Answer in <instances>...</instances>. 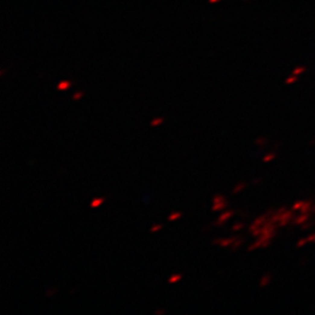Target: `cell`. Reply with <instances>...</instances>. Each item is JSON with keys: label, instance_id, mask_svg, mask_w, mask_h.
Returning <instances> with one entry per match:
<instances>
[{"label": "cell", "instance_id": "obj_22", "mask_svg": "<svg viewBox=\"0 0 315 315\" xmlns=\"http://www.w3.org/2000/svg\"><path fill=\"white\" fill-rule=\"evenodd\" d=\"M308 240H309V242H315V234H313V235H310V236L308 237Z\"/></svg>", "mask_w": 315, "mask_h": 315}, {"label": "cell", "instance_id": "obj_5", "mask_svg": "<svg viewBox=\"0 0 315 315\" xmlns=\"http://www.w3.org/2000/svg\"><path fill=\"white\" fill-rule=\"evenodd\" d=\"M104 201H105L104 197H96V199H94V200L91 201L90 207H91V208H97V207H99Z\"/></svg>", "mask_w": 315, "mask_h": 315}, {"label": "cell", "instance_id": "obj_16", "mask_svg": "<svg viewBox=\"0 0 315 315\" xmlns=\"http://www.w3.org/2000/svg\"><path fill=\"white\" fill-rule=\"evenodd\" d=\"M161 228H162V225H160V224H155V225H153V227L149 229V231H151V232H157V231H159V230H161Z\"/></svg>", "mask_w": 315, "mask_h": 315}, {"label": "cell", "instance_id": "obj_12", "mask_svg": "<svg viewBox=\"0 0 315 315\" xmlns=\"http://www.w3.org/2000/svg\"><path fill=\"white\" fill-rule=\"evenodd\" d=\"M245 187H246V183H238L236 186V188L232 190V194H237V192H239L240 190H243Z\"/></svg>", "mask_w": 315, "mask_h": 315}, {"label": "cell", "instance_id": "obj_17", "mask_svg": "<svg viewBox=\"0 0 315 315\" xmlns=\"http://www.w3.org/2000/svg\"><path fill=\"white\" fill-rule=\"evenodd\" d=\"M244 228V224L243 223H237L235 224L234 227H232V231H238V230H240V229H243Z\"/></svg>", "mask_w": 315, "mask_h": 315}, {"label": "cell", "instance_id": "obj_21", "mask_svg": "<svg viewBox=\"0 0 315 315\" xmlns=\"http://www.w3.org/2000/svg\"><path fill=\"white\" fill-rule=\"evenodd\" d=\"M166 312L164 310V309H158V310H155V315H162V314H165Z\"/></svg>", "mask_w": 315, "mask_h": 315}, {"label": "cell", "instance_id": "obj_19", "mask_svg": "<svg viewBox=\"0 0 315 315\" xmlns=\"http://www.w3.org/2000/svg\"><path fill=\"white\" fill-rule=\"evenodd\" d=\"M302 204H304V202H297L295 204H294V207H293V209H301V207H302Z\"/></svg>", "mask_w": 315, "mask_h": 315}, {"label": "cell", "instance_id": "obj_4", "mask_svg": "<svg viewBox=\"0 0 315 315\" xmlns=\"http://www.w3.org/2000/svg\"><path fill=\"white\" fill-rule=\"evenodd\" d=\"M71 85H72V82H70V81H61L57 85V89L63 91V90H68Z\"/></svg>", "mask_w": 315, "mask_h": 315}, {"label": "cell", "instance_id": "obj_2", "mask_svg": "<svg viewBox=\"0 0 315 315\" xmlns=\"http://www.w3.org/2000/svg\"><path fill=\"white\" fill-rule=\"evenodd\" d=\"M239 237L240 236L230 237V238H222V239H215L212 243H214V244H218V245H221V246H223V247H229L230 245L234 244Z\"/></svg>", "mask_w": 315, "mask_h": 315}, {"label": "cell", "instance_id": "obj_6", "mask_svg": "<svg viewBox=\"0 0 315 315\" xmlns=\"http://www.w3.org/2000/svg\"><path fill=\"white\" fill-rule=\"evenodd\" d=\"M243 242H244V238H242V237H239L238 239H237L236 242L232 244V246H231V251H236L237 249L240 246V245L243 244Z\"/></svg>", "mask_w": 315, "mask_h": 315}, {"label": "cell", "instance_id": "obj_15", "mask_svg": "<svg viewBox=\"0 0 315 315\" xmlns=\"http://www.w3.org/2000/svg\"><path fill=\"white\" fill-rule=\"evenodd\" d=\"M82 96H83V92H82V91H77V92H75V94L72 95V99H74V100H78Z\"/></svg>", "mask_w": 315, "mask_h": 315}, {"label": "cell", "instance_id": "obj_14", "mask_svg": "<svg viewBox=\"0 0 315 315\" xmlns=\"http://www.w3.org/2000/svg\"><path fill=\"white\" fill-rule=\"evenodd\" d=\"M307 219H308V215H307V214H304L301 217H299V218L297 219V224H301V223H304Z\"/></svg>", "mask_w": 315, "mask_h": 315}, {"label": "cell", "instance_id": "obj_3", "mask_svg": "<svg viewBox=\"0 0 315 315\" xmlns=\"http://www.w3.org/2000/svg\"><path fill=\"white\" fill-rule=\"evenodd\" d=\"M227 201H224V202H219V203H214L212 204V208H211V210L212 211H221V210H224L225 208H227Z\"/></svg>", "mask_w": 315, "mask_h": 315}, {"label": "cell", "instance_id": "obj_1", "mask_svg": "<svg viewBox=\"0 0 315 315\" xmlns=\"http://www.w3.org/2000/svg\"><path fill=\"white\" fill-rule=\"evenodd\" d=\"M235 215V211L234 210H227V211H224V212H222L221 215H219V217L217 218V221L214 223L216 227H221V225H223L225 222H227L229 218H231L232 216Z\"/></svg>", "mask_w": 315, "mask_h": 315}, {"label": "cell", "instance_id": "obj_10", "mask_svg": "<svg viewBox=\"0 0 315 315\" xmlns=\"http://www.w3.org/2000/svg\"><path fill=\"white\" fill-rule=\"evenodd\" d=\"M181 215H182L181 212H179V211H174V212H172V214L168 216V221H169V222H173V221H175V219L180 218Z\"/></svg>", "mask_w": 315, "mask_h": 315}, {"label": "cell", "instance_id": "obj_8", "mask_svg": "<svg viewBox=\"0 0 315 315\" xmlns=\"http://www.w3.org/2000/svg\"><path fill=\"white\" fill-rule=\"evenodd\" d=\"M270 281H271V274H266V275H264V277L262 278V280H260V286H262V287H265Z\"/></svg>", "mask_w": 315, "mask_h": 315}, {"label": "cell", "instance_id": "obj_20", "mask_svg": "<svg viewBox=\"0 0 315 315\" xmlns=\"http://www.w3.org/2000/svg\"><path fill=\"white\" fill-rule=\"evenodd\" d=\"M307 242H309V240H308V238H306V239H301V242H299V243H298V246H302V245L305 244V243H307Z\"/></svg>", "mask_w": 315, "mask_h": 315}, {"label": "cell", "instance_id": "obj_11", "mask_svg": "<svg viewBox=\"0 0 315 315\" xmlns=\"http://www.w3.org/2000/svg\"><path fill=\"white\" fill-rule=\"evenodd\" d=\"M162 122H164V118H161V117H159V118H154V119L151 122V126H153V127L159 126L160 124H162Z\"/></svg>", "mask_w": 315, "mask_h": 315}, {"label": "cell", "instance_id": "obj_13", "mask_svg": "<svg viewBox=\"0 0 315 315\" xmlns=\"http://www.w3.org/2000/svg\"><path fill=\"white\" fill-rule=\"evenodd\" d=\"M309 207H310V203H309V202L304 203V204H302V207H301V212H302V214H306L307 210L309 209Z\"/></svg>", "mask_w": 315, "mask_h": 315}, {"label": "cell", "instance_id": "obj_7", "mask_svg": "<svg viewBox=\"0 0 315 315\" xmlns=\"http://www.w3.org/2000/svg\"><path fill=\"white\" fill-rule=\"evenodd\" d=\"M181 278H182L181 274H173V275H170V277L168 278V282H169V284H175V282H177L179 280H181Z\"/></svg>", "mask_w": 315, "mask_h": 315}, {"label": "cell", "instance_id": "obj_9", "mask_svg": "<svg viewBox=\"0 0 315 315\" xmlns=\"http://www.w3.org/2000/svg\"><path fill=\"white\" fill-rule=\"evenodd\" d=\"M225 201V197L223 196V195H221V194H216V195H214V197H212V204L214 203H219V202H224Z\"/></svg>", "mask_w": 315, "mask_h": 315}, {"label": "cell", "instance_id": "obj_18", "mask_svg": "<svg viewBox=\"0 0 315 315\" xmlns=\"http://www.w3.org/2000/svg\"><path fill=\"white\" fill-rule=\"evenodd\" d=\"M272 159H274V154H267L266 157L264 158V161L267 162V161H270V160H272Z\"/></svg>", "mask_w": 315, "mask_h": 315}]
</instances>
